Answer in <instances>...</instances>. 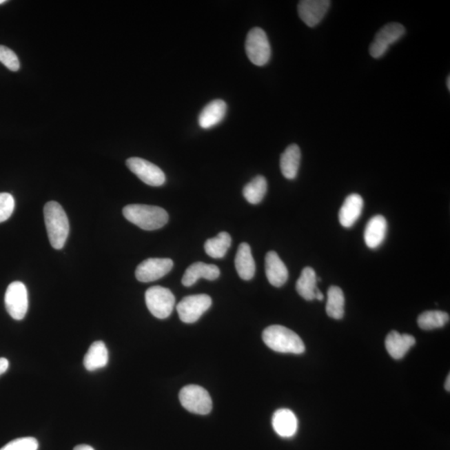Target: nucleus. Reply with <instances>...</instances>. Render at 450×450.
I'll list each match as a JSON object with an SVG mask.
<instances>
[{"instance_id": "f257e3e1", "label": "nucleus", "mask_w": 450, "mask_h": 450, "mask_svg": "<svg viewBox=\"0 0 450 450\" xmlns=\"http://www.w3.org/2000/svg\"><path fill=\"white\" fill-rule=\"evenodd\" d=\"M43 215L50 245L55 249H61L70 234V222L65 211L57 202H48Z\"/></svg>"}, {"instance_id": "f03ea898", "label": "nucleus", "mask_w": 450, "mask_h": 450, "mask_svg": "<svg viewBox=\"0 0 450 450\" xmlns=\"http://www.w3.org/2000/svg\"><path fill=\"white\" fill-rule=\"evenodd\" d=\"M123 216L143 230L161 229L169 221V214L161 207L147 205H129L123 209Z\"/></svg>"}, {"instance_id": "7ed1b4c3", "label": "nucleus", "mask_w": 450, "mask_h": 450, "mask_svg": "<svg viewBox=\"0 0 450 450\" xmlns=\"http://www.w3.org/2000/svg\"><path fill=\"white\" fill-rule=\"evenodd\" d=\"M262 338L265 344L276 352L300 354L305 350L301 338L285 326H269L263 332Z\"/></svg>"}, {"instance_id": "20e7f679", "label": "nucleus", "mask_w": 450, "mask_h": 450, "mask_svg": "<svg viewBox=\"0 0 450 450\" xmlns=\"http://www.w3.org/2000/svg\"><path fill=\"white\" fill-rule=\"evenodd\" d=\"M246 54L254 65L264 66L272 57V47L268 37L260 28H254L247 35L245 42Z\"/></svg>"}, {"instance_id": "39448f33", "label": "nucleus", "mask_w": 450, "mask_h": 450, "mask_svg": "<svg viewBox=\"0 0 450 450\" xmlns=\"http://www.w3.org/2000/svg\"><path fill=\"white\" fill-rule=\"evenodd\" d=\"M179 400L185 409L196 415H208L212 410V400L201 386L190 385L181 389Z\"/></svg>"}, {"instance_id": "423d86ee", "label": "nucleus", "mask_w": 450, "mask_h": 450, "mask_svg": "<svg viewBox=\"0 0 450 450\" xmlns=\"http://www.w3.org/2000/svg\"><path fill=\"white\" fill-rule=\"evenodd\" d=\"M145 302L150 312L155 318L165 320L173 312L175 297L169 289L153 286L145 293Z\"/></svg>"}, {"instance_id": "0eeeda50", "label": "nucleus", "mask_w": 450, "mask_h": 450, "mask_svg": "<svg viewBox=\"0 0 450 450\" xmlns=\"http://www.w3.org/2000/svg\"><path fill=\"white\" fill-rule=\"evenodd\" d=\"M5 303L7 312L14 320H23L29 308L26 286L19 281L11 283L6 290Z\"/></svg>"}, {"instance_id": "6e6552de", "label": "nucleus", "mask_w": 450, "mask_h": 450, "mask_svg": "<svg viewBox=\"0 0 450 450\" xmlns=\"http://www.w3.org/2000/svg\"><path fill=\"white\" fill-rule=\"evenodd\" d=\"M212 305V300L207 294L187 296L178 303L177 311L182 322L193 324Z\"/></svg>"}, {"instance_id": "1a4fd4ad", "label": "nucleus", "mask_w": 450, "mask_h": 450, "mask_svg": "<svg viewBox=\"0 0 450 450\" xmlns=\"http://www.w3.org/2000/svg\"><path fill=\"white\" fill-rule=\"evenodd\" d=\"M405 34V27L399 23H390L378 32L369 47L370 55L374 59L383 57L390 45L399 41Z\"/></svg>"}, {"instance_id": "9d476101", "label": "nucleus", "mask_w": 450, "mask_h": 450, "mask_svg": "<svg viewBox=\"0 0 450 450\" xmlns=\"http://www.w3.org/2000/svg\"><path fill=\"white\" fill-rule=\"evenodd\" d=\"M126 165L131 172L141 179L145 184L158 187L165 184L166 177L164 172L157 165L145 159L133 157L127 159Z\"/></svg>"}, {"instance_id": "9b49d317", "label": "nucleus", "mask_w": 450, "mask_h": 450, "mask_svg": "<svg viewBox=\"0 0 450 450\" xmlns=\"http://www.w3.org/2000/svg\"><path fill=\"white\" fill-rule=\"evenodd\" d=\"M173 267L174 262L170 258H150L139 265L135 276L143 283L153 282L165 276Z\"/></svg>"}, {"instance_id": "f8f14e48", "label": "nucleus", "mask_w": 450, "mask_h": 450, "mask_svg": "<svg viewBox=\"0 0 450 450\" xmlns=\"http://www.w3.org/2000/svg\"><path fill=\"white\" fill-rule=\"evenodd\" d=\"M329 6V0H303L298 3V13L306 25L313 28L325 18Z\"/></svg>"}, {"instance_id": "ddd939ff", "label": "nucleus", "mask_w": 450, "mask_h": 450, "mask_svg": "<svg viewBox=\"0 0 450 450\" xmlns=\"http://www.w3.org/2000/svg\"><path fill=\"white\" fill-rule=\"evenodd\" d=\"M265 273L270 285L281 287L289 278L288 269L276 251H269L265 257Z\"/></svg>"}, {"instance_id": "4468645a", "label": "nucleus", "mask_w": 450, "mask_h": 450, "mask_svg": "<svg viewBox=\"0 0 450 450\" xmlns=\"http://www.w3.org/2000/svg\"><path fill=\"white\" fill-rule=\"evenodd\" d=\"M415 345V337L407 334H400L396 330L390 332L385 340L386 349L394 360H401Z\"/></svg>"}, {"instance_id": "2eb2a0df", "label": "nucleus", "mask_w": 450, "mask_h": 450, "mask_svg": "<svg viewBox=\"0 0 450 450\" xmlns=\"http://www.w3.org/2000/svg\"><path fill=\"white\" fill-rule=\"evenodd\" d=\"M220 276L221 270L216 265L196 262L186 269L184 276L182 278V284L185 287H190L201 278H205L207 280H215Z\"/></svg>"}, {"instance_id": "dca6fc26", "label": "nucleus", "mask_w": 450, "mask_h": 450, "mask_svg": "<svg viewBox=\"0 0 450 450\" xmlns=\"http://www.w3.org/2000/svg\"><path fill=\"white\" fill-rule=\"evenodd\" d=\"M364 201L360 194H352L345 198L338 214V220L345 228H350L360 217L363 210Z\"/></svg>"}, {"instance_id": "f3484780", "label": "nucleus", "mask_w": 450, "mask_h": 450, "mask_svg": "<svg viewBox=\"0 0 450 450\" xmlns=\"http://www.w3.org/2000/svg\"><path fill=\"white\" fill-rule=\"evenodd\" d=\"M387 221L382 215L370 218L365 230V241L369 249H377L383 244L387 234Z\"/></svg>"}, {"instance_id": "a211bd4d", "label": "nucleus", "mask_w": 450, "mask_h": 450, "mask_svg": "<svg viewBox=\"0 0 450 450\" xmlns=\"http://www.w3.org/2000/svg\"><path fill=\"white\" fill-rule=\"evenodd\" d=\"M227 112V105L221 99H215L210 102L201 111L198 116V125L202 129L213 128L225 119Z\"/></svg>"}, {"instance_id": "6ab92c4d", "label": "nucleus", "mask_w": 450, "mask_h": 450, "mask_svg": "<svg viewBox=\"0 0 450 450\" xmlns=\"http://www.w3.org/2000/svg\"><path fill=\"white\" fill-rule=\"evenodd\" d=\"M272 425L278 436L283 438L293 437L298 430L297 417L288 409H278L274 413Z\"/></svg>"}, {"instance_id": "aec40b11", "label": "nucleus", "mask_w": 450, "mask_h": 450, "mask_svg": "<svg viewBox=\"0 0 450 450\" xmlns=\"http://www.w3.org/2000/svg\"><path fill=\"white\" fill-rule=\"evenodd\" d=\"M234 264L237 273L242 280H252L256 274V262L251 252L250 246L247 243H241L238 246Z\"/></svg>"}, {"instance_id": "412c9836", "label": "nucleus", "mask_w": 450, "mask_h": 450, "mask_svg": "<svg viewBox=\"0 0 450 450\" xmlns=\"http://www.w3.org/2000/svg\"><path fill=\"white\" fill-rule=\"evenodd\" d=\"M109 362V351L103 341L94 342L83 358V365L88 371L105 368Z\"/></svg>"}, {"instance_id": "4be33fe9", "label": "nucleus", "mask_w": 450, "mask_h": 450, "mask_svg": "<svg viewBox=\"0 0 450 450\" xmlns=\"http://www.w3.org/2000/svg\"><path fill=\"white\" fill-rule=\"evenodd\" d=\"M300 149L296 143L290 145L282 154L280 170L283 175L286 178L294 179L297 177L300 165Z\"/></svg>"}, {"instance_id": "5701e85b", "label": "nucleus", "mask_w": 450, "mask_h": 450, "mask_svg": "<svg viewBox=\"0 0 450 450\" xmlns=\"http://www.w3.org/2000/svg\"><path fill=\"white\" fill-rule=\"evenodd\" d=\"M317 289L316 272L310 267H306L296 283L297 292L305 300L311 301L316 300Z\"/></svg>"}, {"instance_id": "b1692460", "label": "nucleus", "mask_w": 450, "mask_h": 450, "mask_svg": "<svg viewBox=\"0 0 450 450\" xmlns=\"http://www.w3.org/2000/svg\"><path fill=\"white\" fill-rule=\"evenodd\" d=\"M345 298L343 290L331 286L328 290L326 313L334 320H341L345 316Z\"/></svg>"}, {"instance_id": "393cba45", "label": "nucleus", "mask_w": 450, "mask_h": 450, "mask_svg": "<svg viewBox=\"0 0 450 450\" xmlns=\"http://www.w3.org/2000/svg\"><path fill=\"white\" fill-rule=\"evenodd\" d=\"M267 188H268V185H267L266 178L262 175H258L244 187L243 194L249 204L258 205L264 200Z\"/></svg>"}, {"instance_id": "a878e982", "label": "nucleus", "mask_w": 450, "mask_h": 450, "mask_svg": "<svg viewBox=\"0 0 450 450\" xmlns=\"http://www.w3.org/2000/svg\"><path fill=\"white\" fill-rule=\"evenodd\" d=\"M231 243H232V238L229 234L221 232L216 237L209 238L205 242V252L213 258H224L230 248Z\"/></svg>"}, {"instance_id": "bb28decb", "label": "nucleus", "mask_w": 450, "mask_h": 450, "mask_svg": "<svg viewBox=\"0 0 450 450\" xmlns=\"http://www.w3.org/2000/svg\"><path fill=\"white\" fill-rule=\"evenodd\" d=\"M449 321V314L440 310H429L421 314L418 318V325L424 330H432L444 327Z\"/></svg>"}, {"instance_id": "cd10ccee", "label": "nucleus", "mask_w": 450, "mask_h": 450, "mask_svg": "<svg viewBox=\"0 0 450 450\" xmlns=\"http://www.w3.org/2000/svg\"><path fill=\"white\" fill-rule=\"evenodd\" d=\"M38 440L33 437L19 438L10 442L0 450H38Z\"/></svg>"}, {"instance_id": "c85d7f7f", "label": "nucleus", "mask_w": 450, "mask_h": 450, "mask_svg": "<svg viewBox=\"0 0 450 450\" xmlns=\"http://www.w3.org/2000/svg\"><path fill=\"white\" fill-rule=\"evenodd\" d=\"M0 62L11 71H18L21 68L17 55L6 46L0 45Z\"/></svg>"}, {"instance_id": "c756f323", "label": "nucleus", "mask_w": 450, "mask_h": 450, "mask_svg": "<svg viewBox=\"0 0 450 450\" xmlns=\"http://www.w3.org/2000/svg\"><path fill=\"white\" fill-rule=\"evenodd\" d=\"M15 202L9 193H0V223L5 222L14 212Z\"/></svg>"}, {"instance_id": "7c9ffc66", "label": "nucleus", "mask_w": 450, "mask_h": 450, "mask_svg": "<svg viewBox=\"0 0 450 450\" xmlns=\"http://www.w3.org/2000/svg\"><path fill=\"white\" fill-rule=\"evenodd\" d=\"M10 367V362L6 358H0V376L5 374Z\"/></svg>"}, {"instance_id": "2f4dec72", "label": "nucleus", "mask_w": 450, "mask_h": 450, "mask_svg": "<svg viewBox=\"0 0 450 450\" xmlns=\"http://www.w3.org/2000/svg\"><path fill=\"white\" fill-rule=\"evenodd\" d=\"M74 450H94L93 447H91L90 445L81 444L76 446Z\"/></svg>"}, {"instance_id": "473e14b6", "label": "nucleus", "mask_w": 450, "mask_h": 450, "mask_svg": "<svg viewBox=\"0 0 450 450\" xmlns=\"http://www.w3.org/2000/svg\"><path fill=\"white\" fill-rule=\"evenodd\" d=\"M316 300H324V294H322L320 289H317V292L316 293Z\"/></svg>"}, {"instance_id": "72a5a7b5", "label": "nucleus", "mask_w": 450, "mask_h": 450, "mask_svg": "<svg viewBox=\"0 0 450 450\" xmlns=\"http://www.w3.org/2000/svg\"><path fill=\"white\" fill-rule=\"evenodd\" d=\"M449 383H450V377H449V374L447 379H446L445 385H444L445 386V389L447 390V391H449V390H450Z\"/></svg>"}, {"instance_id": "f704fd0d", "label": "nucleus", "mask_w": 450, "mask_h": 450, "mask_svg": "<svg viewBox=\"0 0 450 450\" xmlns=\"http://www.w3.org/2000/svg\"><path fill=\"white\" fill-rule=\"evenodd\" d=\"M447 87H448V90H450V76H449H449L447 78Z\"/></svg>"}, {"instance_id": "c9c22d12", "label": "nucleus", "mask_w": 450, "mask_h": 450, "mask_svg": "<svg viewBox=\"0 0 450 450\" xmlns=\"http://www.w3.org/2000/svg\"><path fill=\"white\" fill-rule=\"evenodd\" d=\"M6 0H0V5H3V3H6Z\"/></svg>"}]
</instances>
